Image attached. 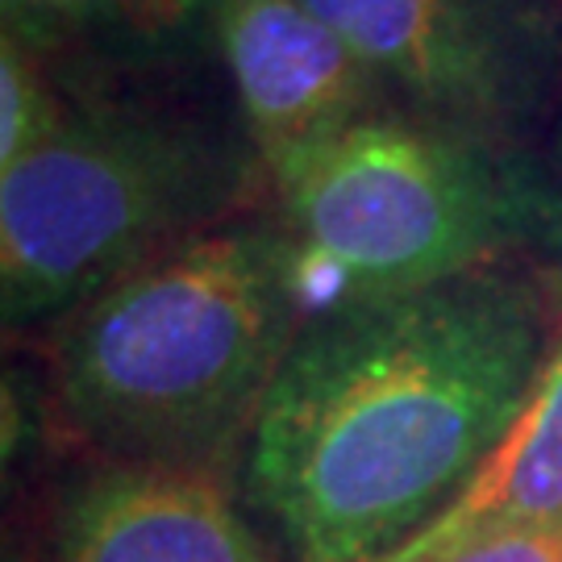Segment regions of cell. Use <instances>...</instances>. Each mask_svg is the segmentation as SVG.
<instances>
[{
  "label": "cell",
  "instance_id": "cell-9",
  "mask_svg": "<svg viewBox=\"0 0 562 562\" xmlns=\"http://www.w3.org/2000/svg\"><path fill=\"white\" fill-rule=\"evenodd\" d=\"M562 517V325L508 438L438 521L380 562H417L471 533Z\"/></svg>",
  "mask_w": 562,
  "mask_h": 562
},
{
  "label": "cell",
  "instance_id": "cell-4",
  "mask_svg": "<svg viewBox=\"0 0 562 562\" xmlns=\"http://www.w3.org/2000/svg\"><path fill=\"white\" fill-rule=\"evenodd\" d=\"M67 80V113L0 171V317L9 334L67 322L183 241L267 209L271 176L241 125L176 101Z\"/></svg>",
  "mask_w": 562,
  "mask_h": 562
},
{
  "label": "cell",
  "instance_id": "cell-1",
  "mask_svg": "<svg viewBox=\"0 0 562 562\" xmlns=\"http://www.w3.org/2000/svg\"><path fill=\"white\" fill-rule=\"evenodd\" d=\"M562 325V271L492 262L301 325L241 459L288 562H380L471 487Z\"/></svg>",
  "mask_w": 562,
  "mask_h": 562
},
{
  "label": "cell",
  "instance_id": "cell-5",
  "mask_svg": "<svg viewBox=\"0 0 562 562\" xmlns=\"http://www.w3.org/2000/svg\"><path fill=\"white\" fill-rule=\"evenodd\" d=\"M396 109L538 142L562 104L554 0H304Z\"/></svg>",
  "mask_w": 562,
  "mask_h": 562
},
{
  "label": "cell",
  "instance_id": "cell-6",
  "mask_svg": "<svg viewBox=\"0 0 562 562\" xmlns=\"http://www.w3.org/2000/svg\"><path fill=\"white\" fill-rule=\"evenodd\" d=\"M217 59L271 183L317 146L392 109L375 71L304 0H222Z\"/></svg>",
  "mask_w": 562,
  "mask_h": 562
},
{
  "label": "cell",
  "instance_id": "cell-3",
  "mask_svg": "<svg viewBox=\"0 0 562 562\" xmlns=\"http://www.w3.org/2000/svg\"><path fill=\"white\" fill-rule=\"evenodd\" d=\"M304 322L492 262L562 271V188L538 142L383 109L271 183Z\"/></svg>",
  "mask_w": 562,
  "mask_h": 562
},
{
  "label": "cell",
  "instance_id": "cell-13",
  "mask_svg": "<svg viewBox=\"0 0 562 562\" xmlns=\"http://www.w3.org/2000/svg\"><path fill=\"white\" fill-rule=\"evenodd\" d=\"M554 4H559V9H562V0H554Z\"/></svg>",
  "mask_w": 562,
  "mask_h": 562
},
{
  "label": "cell",
  "instance_id": "cell-8",
  "mask_svg": "<svg viewBox=\"0 0 562 562\" xmlns=\"http://www.w3.org/2000/svg\"><path fill=\"white\" fill-rule=\"evenodd\" d=\"M222 0H0L4 34L67 76H159L217 55Z\"/></svg>",
  "mask_w": 562,
  "mask_h": 562
},
{
  "label": "cell",
  "instance_id": "cell-11",
  "mask_svg": "<svg viewBox=\"0 0 562 562\" xmlns=\"http://www.w3.org/2000/svg\"><path fill=\"white\" fill-rule=\"evenodd\" d=\"M417 562H562V517L471 533Z\"/></svg>",
  "mask_w": 562,
  "mask_h": 562
},
{
  "label": "cell",
  "instance_id": "cell-10",
  "mask_svg": "<svg viewBox=\"0 0 562 562\" xmlns=\"http://www.w3.org/2000/svg\"><path fill=\"white\" fill-rule=\"evenodd\" d=\"M63 113L67 80L59 67L13 34H0V171L34 155Z\"/></svg>",
  "mask_w": 562,
  "mask_h": 562
},
{
  "label": "cell",
  "instance_id": "cell-2",
  "mask_svg": "<svg viewBox=\"0 0 562 562\" xmlns=\"http://www.w3.org/2000/svg\"><path fill=\"white\" fill-rule=\"evenodd\" d=\"M301 325L292 241L267 204L55 325L59 417L104 462L229 480Z\"/></svg>",
  "mask_w": 562,
  "mask_h": 562
},
{
  "label": "cell",
  "instance_id": "cell-12",
  "mask_svg": "<svg viewBox=\"0 0 562 562\" xmlns=\"http://www.w3.org/2000/svg\"><path fill=\"white\" fill-rule=\"evenodd\" d=\"M542 155H546V162H550V171H554V180H559V188H562V104H559V113H554V121H550V130H546Z\"/></svg>",
  "mask_w": 562,
  "mask_h": 562
},
{
  "label": "cell",
  "instance_id": "cell-7",
  "mask_svg": "<svg viewBox=\"0 0 562 562\" xmlns=\"http://www.w3.org/2000/svg\"><path fill=\"white\" fill-rule=\"evenodd\" d=\"M50 550L55 562H283L229 480L104 459L63 492Z\"/></svg>",
  "mask_w": 562,
  "mask_h": 562
}]
</instances>
